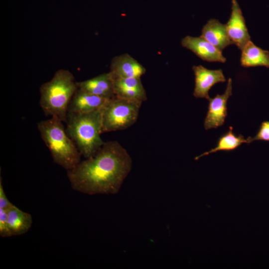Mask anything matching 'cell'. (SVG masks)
<instances>
[{
	"label": "cell",
	"mask_w": 269,
	"mask_h": 269,
	"mask_svg": "<svg viewBox=\"0 0 269 269\" xmlns=\"http://www.w3.org/2000/svg\"><path fill=\"white\" fill-rule=\"evenodd\" d=\"M131 156L115 140L104 142L92 156L67 170L71 188L88 194H116L130 172Z\"/></svg>",
	"instance_id": "cell-1"
},
{
	"label": "cell",
	"mask_w": 269,
	"mask_h": 269,
	"mask_svg": "<svg viewBox=\"0 0 269 269\" xmlns=\"http://www.w3.org/2000/svg\"><path fill=\"white\" fill-rule=\"evenodd\" d=\"M77 89V82L71 72L65 69L57 70L51 79L40 88L39 105L44 114L66 123L70 102Z\"/></svg>",
	"instance_id": "cell-2"
},
{
	"label": "cell",
	"mask_w": 269,
	"mask_h": 269,
	"mask_svg": "<svg viewBox=\"0 0 269 269\" xmlns=\"http://www.w3.org/2000/svg\"><path fill=\"white\" fill-rule=\"evenodd\" d=\"M63 123L58 118L51 117L39 122L37 129L54 162L67 171L80 162L82 155L68 134Z\"/></svg>",
	"instance_id": "cell-3"
},
{
	"label": "cell",
	"mask_w": 269,
	"mask_h": 269,
	"mask_svg": "<svg viewBox=\"0 0 269 269\" xmlns=\"http://www.w3.org/2000/svg\"><path fill=\"white\" fill-rule=\"evenodd\" d=\"M102 109L88 113H68L67 115L66 132L85 158L94 155L104 143L101 137Z\"/></svg>",
	"instance_id": "cell-4"
},
{
	"label": "cell",
	"mask_w": 269,
	"mask_h": 269,
	"mask_svg": "<svg viewBox=\"0 0 269 269\" xmlns=\"http://www.w3.org/2000/svg\"><path fill=\"white\" fill-rule=\"evenodd\" d=\"M141 103L116 96L109 99L102 109V133L124 130L138 118Z\"/></svg>",
	"instance_id": "cell-5"
},
{
	"label": "cell",
	"mask_w": 269,
	"mask_h": 269,
	"mask_svg": "<svg viewBox=\"0 0 269 269\" xmlns=\"http://www.w3.org/2000/svg\"><path fill=\"white\" fill-rule=\"evenodd\" d=\"M232 95V80L229 78L224 93L208 100V109L204 123L206 130L217 129L224 125L227 116V102Z\"/></svg>",
	"instance_id": "cell-6"
},
{
	"label": "cell",
	"mask_w": 269,
	"mask_h": 269,
	"mask_svg": "<svg viewBox=\"0 0 269 269\" xmlns=\"http://www.w3.org/2000/svg\"><path fill=\"white\" fill-rule=\"evenodd\" d=\"M229 36L241 50L251 40L241 9L236 0H232L231 13L226 24Z\"/></svg>",
	"instance_id": "cell-7"
},
{
	"label": "cell",
	"mask_w": 269,
	"mask_h": 269,
	"mask_svg": "<svg viewBox=\"0 0 269 269\" xmlns=\"http://www.w3.org/2000/svg\"><path fill=\"white\" fill-rule=\"evenodd\" d=\"M195 87L193 95L197 98H210L209 91L215 84L224 83L225 77L221 69L210 70L202 65L193 66Z\"/></svg>",
	"instance_id": "cell-8"
},
{
	"label": "cell",
	"mask_w": 269,
	"mask_h": 269,
	"mask_svg": "<svg viewBox=\"0 0 269 269\" xmlns=\"http://www.w3.org/2000/svg\"><path fill=\"white\" fill-rule=\"evenodd\" d=\"M181 45L204 61L221 63H225L226 61L222 51L201 36H186L182 39Z\"/></svg>",
	"instance_id": "cell-9"
},
{
	"label": "cell",
	"mask_w": 269,
	"mask_h": 269,
	"mask_svg": "<svg viewBox=\"0 0 269 269\" xmlns=\"http://www.w3.org/2000/svg\"><path fill=\"white\" fill-rule=\"evenodd\" d=\"M145 68L128 54L114 57L111 63L110 71L113 79L140 78Z\"/></svg>",
	"instance_id": "cell-10"
},
{
	"label": "cell",
	"mask_w": 269,
	"mask_h": 269,
	"mask_svg": "<svg viewBox=\"0 0 269 269\" xmlns=\"http://www.w3.org/2000/svg\"><path fill=\"white\" fill-rule=\"evenodd\" d=\"M113 80L115 96L141 104L146 100V91L140 78L113 79Z\"/></svg>",
	"instance_id": "cell-11"
},
{
	"label": "cell",
	"mask_w": 269,
	"mask_h": 269,
	"mask_svg": "<svg viewBox=\"0 0 269 269\" xmlns=\"http://www.w3.org/2000/svg\"><path fill=\"white\" fill-rule=\"evenodd\" d=\"M108 100L78 88L70 102L68 114L88 113L100 110Z\"/></svg>",
	"instance_id": "cell-12"
},
{
	"label": "cell",
	"mask_w": 269,
	"mask_h": 269,
	"mask_svg": "<svg viewBox=\"0 0 269 269\" xmlns=\"http://www.w3.org/2000/svg\"><path fill=\"white\" fill-rule=\"evenodd\" d=\"M78 88L89 93L110 99L115 96L113 78L110 72L77 82Z\"/></svg>",
	"instance_id": "cell-13"
},
{
	"label": "cell",
	"mask_w": 269,
	"mask_h": 269,
	"mask_svg": "<svg viewBox=\"0 0 269 269\" xmlns=\"http://www.w3.org/2000/svg\"><path fill=\"white\" fill-rule=\"evenodd\" d=\"M201 36L221 51L231 44L226 25L216 19H210L203 27Z\"/></svg>",
	"instance_id": "cell-14"
},
{
	"label": "cell",
	"mask_w": 269,
	"mask_h": 269,
	"mask_svg": "<svg viewBox=\"0 0 269 269\" xmlns=\"http://www.w3.org/2000/svg\"><path fill=\"white\" fill-rule=\"evenodd\" d=\"M32 224L31 215L13 204L7 211V228L9 237L26 233Z\"/></svg>",
	"instance_id": "cell-15"
},
{
	"label": "cell",
	"mask_w": 269,
	"mask_h": 269,
	"mask_svg": "<svg viewBox=\"0 0 269 269\" xmlns=\"http://www.w3.org/2000/svg\"><path fill=\"white\" fill-rule=\"evenodd\" d=\"M241 65L244 67L264 66L269 68V51L256 45L251 40L243 48Z\"/></svg>",
	"instance_id": "cell-16"
},
{
	"label": "cell",
	"mask_w": 269,
	"mask_h": 269,
	"mask_svg": "<svg viewBox=\"0 0 269 269\" xmlns=\"http://www.w3.org/2000/svg\"><path fill=\"white\" fill-rule=\"evenodd\" d=\"M249 144L248 138L246 139L243 135H237L233 132V128L229 127V131L223 134L218 138L216 146L210 150L196 156L195 160H198L201 157L219 151H230L237 149L242 143Z\"/></svg>",
	"instance_id": "cell-17"
},
{
	"label": "cell",
	"mask_w": 269,
	"mask_h": 269,
	"mask_svg": "<svg viewBox=\"0 0 269 269\" xmlns=\"http://www.w3.org/2000/svg\"><path fill=\"white\" fill-rule=\"evenodd\" d=\"M249 143L255 140H263L269 141V121L263 122L258 132L254 137H248Z\"/></svg>",
	"instance_id": "cell-18"
},
{
	"label": "cell",
	"mask_w": 269,
	"mask_h": 269,
	"mask_svg": "<svg viewBox=\"0 0 269 269\" xmlns=\"http://www.w3.org/2000/svg\"><path fill=\"white\" fill-rule=\"evenodd\" d=\"M7 209L0 208V235L2 237H8L7 228Z\"/></svg>",
	"instance_id": "cell-19"
},
{
	"label": "cell",
	"mask_w": 269,
	"mask_h": 269,
	"mask_svg": "<svg viewBox=\"0 0 269 269\" xmlns=\"http://www.w3.org/2000/svg\"><path fill=\"white\" fill-rule=\"evenodd\" d=\"M13 205L8 199L4 192L2 179H0V208L8 209Z\"/></svg>",
	"instance_id": "cell-20"
}]
</instances>
